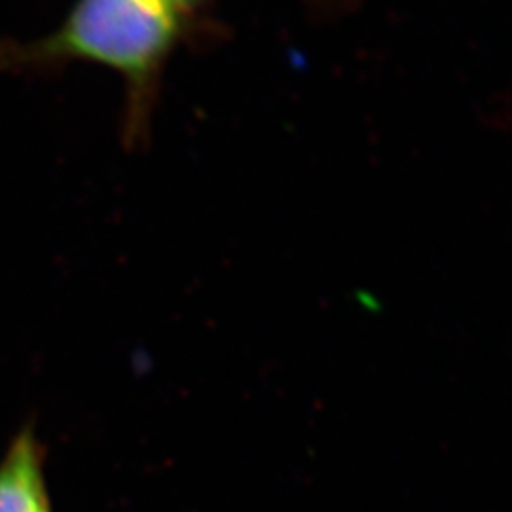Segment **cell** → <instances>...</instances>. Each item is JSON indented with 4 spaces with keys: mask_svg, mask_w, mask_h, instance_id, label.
Wrapping results in <instances>:
<instances>
[{
    "mask_svg": "<svg viewBox=\"0 0 512 512\" xmlns=\"http://www.w3.org/2000/svg\"><path fill=\"white\" fill-rule=\"evenodd\" d=\"M196 19L169 0H76L52 35L14 52L2 65L95 63L126 84V137L145 139L169 59L192 37Z\"/></svg>",
    "mask_w": 512,
    "mask_h": 512,
    "instance_id": "obj_1",
    "label": "cell"
},
{
    "mask_svg": "<svg viewBox=\"0 0 512 512\" xmlns=\"http://www.w3.org/2000/svg\"><path fill=\"white\" fill-rule=\"evenodd\" d=\"M171 4H175L179 10H183L188 16H196V12L203 8L209 0H169ZM311 2H329V0H311Z\"/></svg>",
    "mask_w": 512,
    "mask_h": 512,
    "instance_id": "obj_3",
    "label": "cell"
},
{
    "mask_svg": "<svg viewBox=\"0 0 512 512\" xmlns=\"http://www.w3.org/2000/svg\"><path fill=\"white\" fill-rule=\"evenodd\" d=\"M44 467L40 440L23 427L0 459V512H52Z\"/></svg>",
    "mask_w": 512,
    "mask_h": 512,
    "instance_id": "obj_2",
    "label": "cell"
}]
</instances>
